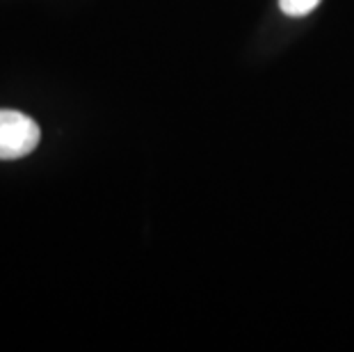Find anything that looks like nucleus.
<instances>
[{"mask_svg":"<svg viewBox=\"0 0 354 352\" xmlns=\"http://www.w3.org/2000/svg\"><path fill=\"white\" fill-rule=\"evenodd\" d=\"M39 126L19 110H0V160H19L39 145Z\"/></svg>","mask_w":354,"mask_h":352,"instance_id":"1","label":"nucleus"},{"mask_svg":"<svg viewBox=\"0 0 354 352\" xmlns=\"http://www.w3.org/2000/svg\"><path fill=\"white\" fill-rule=\"evenodd\" d=\"M320 5V0H279V7H281L283 14L288 17H304L311 10Z\"/></svg>","mask_w":354,"mask_h":352,"instance_id":"2","label":"nucleus"}]
</instances>
